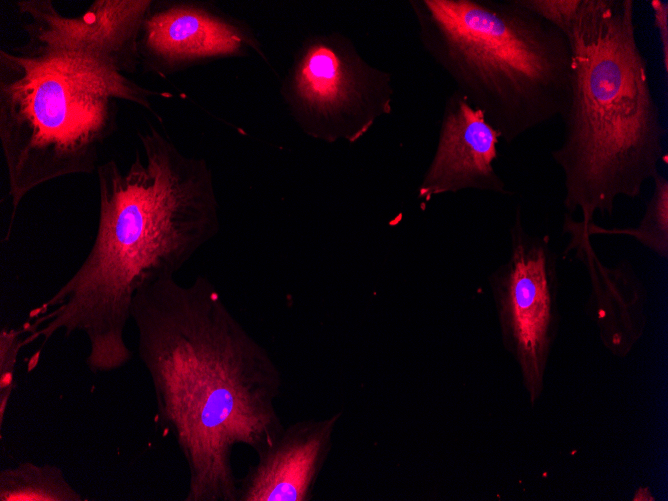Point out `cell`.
Wrapping results in <instances>:
<instances>
[{
    "label": "cell",
    "mask_w": 668,
    "mask_h": 501,
    "mask_svg": "<svg viewBox=\"0 0 668 501\" xmlns=\"http://www.w3.org/2000/svg\"><path fill=\"white\" fill-rule=\"evenodd\" d=\"M650 6L653 12L654 26L657 29L661 47L662 64L665 75L668 73V2L662 0H651Z\"/></svg>",
    "instance_id": "obj_17"
},
{
    "label": "cell",
    "mask_w": 668,
    "mask_h": 501,
    "mask_svg": "<svg viewBox=\"0 0 668 501\" xmlns=\"http://www.w3.org/2000/svg\"><path fill=\"white\" fill-rule=\"evenodd\" d=\"M519 2L560 31L568 23L579 4V0H519Z\"/></svg>",
    "instance_id": "obj_16"
},
{
    "label": "cell",
    "mask_w": 668,
    "mask_h": 501,
    "mask_svg": "<svg viewBox=\"0 0 668 501\" xmlns=\"http://www.w3.org/2000/svg\"><path fill=\"white\" fill-rule=\"evenodd\" d=\"M24 348V333L19 328L0 330V426L2 428L10 397L15 389V369Z\"/></svg>",
    "instance_id": "obj_15"
},
{
    "label": "cell",
    "mask_w": 668,
    "mask_h": 501,
    "mask_svg": "<svg viewBox=\"0 0 668 501\" xmlns=\"http://www.w3.org/2000/svg\"><path fill=\"white\" fill-rule=\"evenodd\" d=\"M131 321L156 421L187 465L184 500L237 501L235 447L257 455L284 430L274 406L281 389L277 365L205 276L190 285L175 277L143 285Z\"/></svg>",
    "instance_id": "obj_2"
},
{
    "label": "cell",
    "mask_w": 668,
    "mask_h": 501,
    "mask_svg": "<svg viewBox=\"0 0 668 501\" xmlns=\"http://www.w3.org/2000/svg\"><path fill=\"white\" fill-rule=\"evenodd\" d=\"M153 0H95L78 16L61 14L50 0H17L27 40L17 52L62 66L89 77L118 100L136 104L154 114L151 98L171 97L148 89L126 74L140 66L138 41Z\"/></svg>",
    "instance_id": "obj_7"
},
{
    "label": "cell",
    "mask_w": 668,
    "mask_h": 501,
    "mask_svg": "<svg viewBox=\"0 0 668 501\" xmlns=\"http://www.w3.org/2000/svg\"><path fill=\"white\" fill-rule=\"evenodd\" d=\"M117 98L99 82L62 66L0 50V144L18 207L53 180L92 174L118 129Z\"/></svg>",
    "instance_id": "obj_5"
},
{
    "label": "cell",
    "mask_w": 668,
    "mask_h": 501,
    "mask_svg": "<svg viewBox=\"0 0 668 501\" xmlns=\"http://www.w3.org/2000/svg\"><path fill=\"white\" fill-rule=\"evenodd\" d=\"M142 153L126 170L110 159L96 170L98 224L72 276L20 326L24 347L82 333L93 373L125 366L133 298L175 274L220 230L214 177L202 157L184 154L153 125L137 132Z\"/></svg>",
    "instance_id": "obj_1"
},
{
    "label": "cell",
    "mask_w": 668,
    "mask_h": 501,
    "mask_svg": "<svg viewBox=\"0 0 668 501\" xmlns=\"http://www.w3.org/2000/svg\"><path fill=\"white\" fill-rule=\"evenodd\" d=\"M420 44L511 144L561 117L572 58L557 27L519 0H409Z\"/></svg>",
    "instance_id": "obj_4"
},
{
    "label": "cell",
    "mask_w": 668,
    "mask_h": 501,
    "mask_svg": "<svg viewBox=\"0 0 668 501\" xmlns=\"http://www.w3.org/2000/svg\"><path fill=\"white\" fill-rule=\"evenodd\" d=\"M563 233L570 252L585 267L590 279L587 310L605 348L615 356H626L642 337L646 327V292L630 261L605 264L595 251L591 237L580 220L564 213Z\"/></svg>",
    "instance_id": "obj_11"
},
{
    "label": "cell",
    "mask_w": 668,
    "mask_h": 501,
    "mask_svg": "<svg viewBox=\"0 0 668 501\" xmlns=\"http://www.w3.org/2000/svg\"><path fill=\"white\" fill-rule=\"evenodd\" d=\"M572 79L551 157L563 175L565 212L611 216L659 172L665 129L638 44L633 0H579L563 28Z\"/></svg>",
    "instance_id": "obj_3"
},
{
    "label": "cell",
    "mask_w": 668,
    "mask_h": 501,
    "mask_svg": "<svg viewBox=\"0 0 668 501\" xmlns=\"http://www.w3.org/2000/svg\"><path fill=\"white\" fill-rule=\"evenodd\" d=\"M138 49L143 71L161 78L212 60L254 53L267 62L261 42L245 22L211 3L193 0H153Z\"/></svg>",
    "instance_id": "obj_9"
},
{
    "label": "cell",
    "mask_w": 668,
    "mask_h": 501,
    "mask_svg": "<svg viewBox=\"0 0 668 501\" xmlns=\"http://www.w3.org/2000/svg\"><path fill=\"white\" fill-rule=\"evenodd\" d=\"M653 190L646 203L639 223L634 227L599 226L595 221L583 223L584 231L592 238L596 235L630 237L659 258H668V179L658 172Z\"/></svg>",
    "instance_id": "obj_14"
},
{
    "label": "cell",
    "mask_w": 668,
    "mask_h": 501,
    "mask_svg": "<svg viewBox=\"0 0 668 501\" xmlns=\"http://www.w3.org/2000/svg\"><path fill=\"white\" fill-rule=\"evenodd\" d=\"M280 95L306 136L352 144L392 113L394 85L392 74L370 64L350 37L330 31L301 42Z\"/></svg>",
    "instance_id": "obj_6"
},
{
    "label": "cell",
    "mask_w": 668,
    "mask_h": 501,
    "mask_svg": "<svg viewBox=\"0 0 668 501\" xmlns=\"http://www.w3.org/2000/svg\"><path fill=\"white\" fill-rule=\"evenodd\" d=\"M490 283L504 344L535 403L560 327L558 258L549 235L525 227L520 205L510 227V254Z\"/></svg>",
    "instance_id": "obj_8"
},
{
    "label": "cell",
    "mask_w": 668,
    "mask_h": 501,
    "mask_svg": "<svg viewBox=\"0 0 668 501\" xmlns=\"http://www.w3.org/2000/svg\"><path fill=\"white\" fill-rule=\"evenodd\" d=\"M83 500L56 465L25 461L0 471V501Z\"/></svg>",
    "instance_id": "obj_13"
},
{
    "label": "cell",
    "mask_w": 668,
    "mask_h": 501,
    "mask_svg": "<svg viewBox=\"0 0 668 501\" xmlns=\"http://www.w3.org/2000/svg\"><path fill=\"white\" fill-rule=\"evenodd\" d=\"M335 418L284 428L238 479L237 501H304L327 451Z\"/></svg>",
    "instance_id": "obj_12"
},
{
    "label": "cell",
    "mask_w": 668,
    "mask_h": 501,
    "mask_svg": "<svg viewBox=\"0 0 668 501\" xmlns=\"http://www.w3.org/2000/svg\"><path fill=\"white\" fill-rule=\"evenodd\" d=\"M500 139L483 112L454 90L445 100L437 145L417 198L426 204L434 196L463 190L511 195L494 167Z\"/></svg>",
    "instance_id": "obj_10"
}]
</instances>
